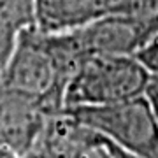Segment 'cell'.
Masks as SVG:
<instances>
[{
  "label": "cell",
  "instance_id": "6da1fadb",
  "mask_svg": "<svg viewBox=\"0 0 158 158\" xmlns=\"http://www.w3.org/2000/svg\"><path fill=\"white\" fill-rule=\"evenodd\" d=\"M69 74L51 35L30 23L14 34L2 70L0 88L40 100L53 114L62 113V93Z\"/></svg>",
  "mask_w": 158,
  "mask_h": 158
},
{
  "label": "cell",
  "instance_id": "7a4b0ae2",
  "mask_svg": "<svg viewBox=\"0 0 158 158\" xmlns=\"http://www.w3.org/2000/svg\"><path fill=\"white\" fill-rule=\"evenodd\" d=\"M149 86L151 74L134 55H91L67 79L62 111L130 100L144 95Z\"/></svg>",
  "mask_w": 158,
  "mask_h": 158
},
{
  "label": "cell",
  "instance_id": "3957f363",
  "mask_svg": "<svg viewBox=\"0 0 158 158\" xmlns=\"http://www.w3.org/2000/svg\"><path fill=\"white\" fill-rule=\"evenodd\" d=\"M137 158H158V121L148 91L130 100L63 111Z\"/></svg>",
  "mask_w": 158,
  "mask_h": 158
},
{
  "label": "cell",
  "instance_id": "277c9868",
  "mask_svg": "<svg viewBox=\"0 0 158 158\" xmlns=\"http://www.w3.org/2000/svg\"><path fill=\"white\" fill-rule=\"evenodd\" d=\"M23 158H137L111 139L77 123L67 113L48 119L37 149Z\"/></svg>",
  "mask_w": 158,
  "mask_h": 158
},
{
  "label": "cell",
  "instance_id": "5b68a950",
  "mask_svg": "<svg viewBox=\"0 0 158 158\" xmlns=\"http://www.w3.org/2000/svg\"><path fill=\"white\" fill-rule=\"evenodd\" d=\"M83 58L91 55H135L149 37L135 21L123 16H107L67 32Z\"/></svg>",
  "mask_w": 158,
  "mask_h": 158
},
{
  "label": "cell",
  "instance_id": "8992f818",
  "mask_svg": "<svg viewBox=\"0 0 158 158\" xmlns=\"http://www.w3.org/2000/svg\"><path fill=\"white\" fill-rule=\"evenodd\" d=\"M134 56L137 58V62L146 69L148 72L153 76H158V28L153 32L144 44L135 51Z\"/></svg>",
  "mask_w": 158,
  "mask_h": 158
},
{
  "label": "cell",
  "instance_id": "52a82bcc",
  "mask_svg": "<svg viewBox=\"0 0 158 158\" xmlns=\"http://www.w3.org/2000/svg\"><path fill=\"white\" fill-rule=\"evenodd\" d=\"M148 97H149V102H151L153 111H155V116H156V121H158V90L153 85L148 88Z\"/></svg>",
  "mask_w": 158,
  "mask_h": 158
},
{
  "label": "cell",
  "instance_id": "ba28073f",
  "mask_svg": "<svg viewBox=\"0 0 158 158\" xmlns=\"http://www.w3.org/2000/svg\"><path fill=\"white\" fill-rule=\"evenodd\" d=\"M0 158H23V156L16 155L14 151L7 149V148H0Z\"/></svg>",
  "mask_w": 158,
  "mask_h": 158
},
{
  "label": "cell",
  "instance_id": "9c48e42d",
  "mask_svg": "<svg viewBox=\"0 0 158 158\" xmlns=\"http://www.w3.org/2000/svg\"><path fill=\"white\" fill-rule=\"evenodd\" d=\"M151 85L158 90V76H153V77H151Z\"/></svg>",
  "mask_w": 158,
  "mask_h": 158
}]
</instances>
